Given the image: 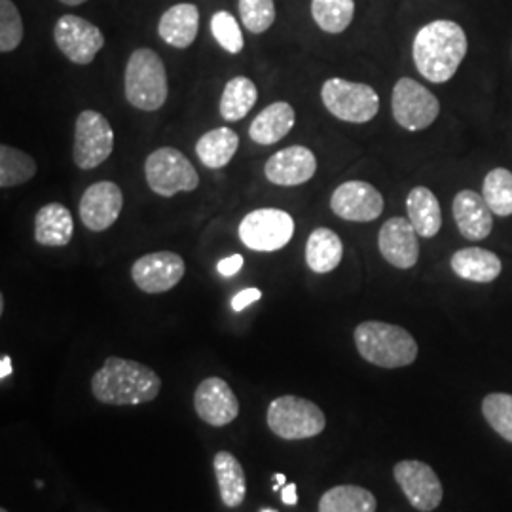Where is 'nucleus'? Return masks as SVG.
Returning <instances> with one entry per match:
<instances>
[{
	"mask_svg": "<svg viewBox=\"0 0 512 512\" xmlns=\"http://www.w3.org/2000/svg\"><path fill=\"white\" fill-rule=\"evenodd\" d=\"M467 35L450 19H437L423 25L414 38L412 55L421 76L433 84H444L458 73L467 55Z\"/></svg>",
	"mask_w": 512,
	"mask_h": 512,
	"instance_id": "obj_1",
	"label": "nucleus"
},
{
	"mask_svg": "<svg viewBox=\"0 0 512 512\" xmlns=\"http://www.w3.org/2000/svg\"><path fill=\"white\" fill-rule=\"evenodd\" d=\"M162 391V380L150 366L109 357L92 378L93 397L109 406H137L154 401Z\"/></svg>",
	"mask_w": 512,
	"mask_h": 512,
	"instance_id": "obj_2",
	"label": "nucleus"
},
{
	"mask_svg": "<svg viewBox=\"0 0 512 512\" xmlns=\"http://www.w3.org/2000/svg\"><path fill=\"white\" fill-rule=\"evenodd\" d=\"M355 346L366 363L382 368H403L418 359V342L397 325L382 321H365L353 332Z\"/></svg>",
	"mask_w": 512,
	"mask_h": 512,
	"instance_id": "obj_3",
	"label": "nucleus"
},
{
	"mask_svg": "<svg viewBox=\"0 0 512 512\" xmlns=\"http://www.w3.org/2000/svg\"><path fill=\"white\" fill-rule=\"evenodd\" d=\"M124 92L131 107L154 112L160 110L167 101L169 84L162 57L150 48H139L129 55Z\"/></svg>",
	"mask_w": 512,
	"mask_h": 512,
	"instance_id": "obj_4",
	"label": "nucleus"
},
{
	"mask_svg": "<svg viewBox=\"0 0 512 512\" xmlns=\"http://www.w3.org/2000/svg\"><path fill=\"white\" fill-rule=\"evenodd\" d=\"M266 423L279 439L304 440L321 435L327 427V418L323 410L308 399L283 395L268 406Z\"/></svg>",
	"mask_w": 512,
	"mask_h": 512,
	"instance_id": "obj_5",
	"label": "nucleus"
},
{
	"mask_svg": "<svg viewBox=\"0 0 512 512\" xmlns=\"http://www.w3.org/2000/svg\"><path fill=\"white\" fill-rule=\"evenodd\" d=\"M145 175L150 190L164 198L179 192H194L200 186V175L194 164L173 147L154 150L145 162Z\"/></svg>",
	"mask_w": 512,
	"mask_h": 512,
	"instance_id": "obj_6",
	"label": "nucleus"
},
{
	"mask_svg": "<svg viewBox=\"0 0 512 512\" xmlns=\"http://www.w3.org/2000/svg\"><path fill=\"white\" fill-rule=\"evenodd\" d=\"M321 99L332 116L349 124H366L380 110L376 90L363 82L330 78L321 88Z\"/></svg>",
	"mask_w": 512,
	"mask_h": 512,
	"instance_id": "obj_7",
	"label": "nucleus"
},
{
	"mask_svg": "<svg viewBox=\"0 0 512 512\" xmlns=\"http://www.w3.org/2000/svg\"><path fill=\"white\" fill-rule=\"evenodd\" d=\"M294 234V220L283 209H256L239 224V239L256 253H274L283 249Z\"/></svg>",
	"mask_w": 512,
	"mask_h": 512,
	"instance_id": "obj_8",
	"label": "nucleus"
},
{
	"mask_svg": "<svg viewBox=\"0 0 512 512\" xmlns=\"http://www.w3.org/2000/svg\"><path fill=\"white\" fill-rule=\"evenodd\" d=\"M114 150V131L109 120L95 112L82 110L74 126V164L84 171L105 164Z\"/></svg>",
	"mask_w": 512,
	"mask_h": 512,
	"instance_id": "obj_9",
	"label": "nucleus"
},
{
	"mask_svg": "<svg viewBox=\"0 0 512 512\" xmlns=\"http://www.w3.org/2000/svg\"><path fill=\"white\" fill-rule=\"evenodd\" d=\"M391 110L395 122L406 131L427 129L439 118V99L414 78H401L391 97Z\"/></svg>",
	"mask_w": 512,
	"mask_h": 512,
	"instance_id": "obj_10",
	"label": "nucleus"
},
{
	"mask_svg": "<svg viewBox=\"0 0 512 512\" xmlns=\"http://www.w3.org/2000/svg\"><path fill=\"white\" fill-rule=\"evenodd\" d=\"M54 40L61 54L76 65H90L105 46L101 29L92 21L73 14L57 19Z\"/></svg>",
	"mask_w": 512,
	"mask_h": 512,
	"instance_id": "obj_11",
	"label": "nucleus"
},
{
	"mask_svg": "<svg viewBox=\"0 0 512 512\" xmlns=\"http://www.w3.org/2000/svg\"><path fill=\"white\" fill-rule=\"evenodd\" d=\"M393 476L403 490L404 497L416 511L433 512L439 509L444 490L433 467L423 461L406 459L393 467Z\"/></svg>",
	"mask_w": 512,
	"mask_h": 512,
	"instance_id": "obj_12",
	"label": "nucleus"
},
{
	"mask_svg": "<svg viewBox=\"0 0 512 512\" xmlns=\"http://www.w3.org/2000/svg\"><path fill=\"white\" fill-rule=\"evenodd\" d=\"M186 272L183 256L171 251H158L141 256L131 266L133 283L147 294H162L175 289Z\"/></svg>",
	"mask_w": 512,
	"mask_h": 512,
	"instance_id": "obj_13",
	"label": "nucleus"
},
{
	"mask_svg": "<svg viewBox=\"0 0 512 512\" xmlns=\"http://www.w3.org/2000/svg\"><path fill=\"white\" fill-rule=\"evenodd\" d=\"M384 196L365 181L342 183L330 196V209L349 222H372L384 213Z\"/></svg>",
	"mask_w": 512,
	"mask_h": 512,
	"instance_id": "obj_14",
	"label": "nucleus"
},
{
	"mask_svg": "<svg viewBox=\"0 0 512 512\" xmlns=\"http://www.w3.org/2000/svg\"><path fill=\"white\" fill-rule=\"evenodd\" d=\"M124 209V192L112 181H99L84 190L78 213L82 224L92 232H105Z\"/></svg>",
	"mask_w": 512,
	"mask_h": 512,
	"instance_id": "obj_15",
	"label": "nucleus"
},
{
	"mask_svg": "<svg viewBox=\"0 0 512 512\" xmlns=\"http://www.w3.org/2000/svg\"><path fill=\"white\" fill-rule=\"evenodd\" d=\"M194 408L200 420L211 427H224L239 416V401L234 389L219 376L205 378L194 393Z\"/></svg>",
	"mask_w": 512,
	"mask_h": 512,
	"instance_id": "obj_16",
	"label": "nucleus"
},
{
	"mask_svg": "<svg viewBox=\"0 0 512 512\" xmlns=\"http://www.w3.org/2000/svg\"><path fill=\"white\" fill-rule=\"evenodd\" d=\"M378 247L385 260L399 270H410L420 260L418 232L410 219L393 217L384 222L378 234Z\"/></svg>",
	"mask_w": 512,
	"mask_h": 512,
	"instance_id": "obj_17",
	"label": "nucleus"
},
{
	"mask_svg": "<svg viewBox=\"0 0 512 512\" xmlns=\"http://www.w3.org/2000/svg\"><path fill=\"white\" fill-rule=\"evenodd\" d=\"M317 171V158L302 145L283 148L264 165L266 179L277 186H300L308 183Z\"/></svg>",
	"mask_w": 512,
	"mask_h": 512,
	"instance_id": "obj_18",
	"label": "nucleus"
},
{
	"mask_svg": "<svg viewBox=\"0 0 512 512\" xmlns=\"http://www.w3.org/2000/svg\"><path fill=\"white\" fill-rule=\"evenodd\" d=\"M459 234L471 241L486 239L494 228V211L488 207L482 194L475 190H461L452 203Z\"/></svg>",
	"mask_w": 512,
	"mask_h": 512,
	"instance_id": "obj_19",
	"label": "nucleus"
},
{
	"mask_svg": "<svg viewBox=\"0 0 512 512\" xmlns=\"http://www.w3.org/2000/svg\"><path fill=\"white\" fill-rule=\"evenodd\" d=\"M200 31V10L196 4L183 2L165 10L158 23V35L165 44L186 50L194 44Z\"/></svg>",
	"mask_w": 512,
	"mask_h": 512,
	"instance_id": "obj_20",
	"label": "nucleus"
},
{
	"mask_svg": "<svg viewBox=\"0 0 512 512\" xmlns=\"http://www.w3.org/2000/svg\"><path fill=\"white\" fill-rule=\"evenodd\" d=\"M294 122H296V112L293 105L287 101H277L268 105L251 122L249 137L251 141H255L256 145L270 147L291 133Z\"/></svg>",
	"mask_w": 512,
	"mask_h": 512,
	"instance_id": "obj_21",
	"label": "nucleus"
},
{
	"mask_svg": "<svg viewBox=\"0 0 512 512\" xmlns=\"http://www.w3.org/2000/svg\"><path fill=\"white\" fill-rule=\"evenodd\" d=\"M74 222L71 211L63 203H48L35 217V241L44 247H65L71 243Z\"/></svg>",
	"mask_w": 512,
	"mask_h": 512,
	"instance_id": "obj_22",
	"label": "nucleus"
},
{
	"mask_svg": "<svg viewBox=\"0 0 512 512\" xmlns=\"http://www.w3.org/2000/svg\"><path fill=\"white\" fill-rule=\"evenodd\" d=\"M450 266L458 277L473 283H492L503 270L501 258L492 251L480 247L459 249L452 256Z\"/></svg>",
	"mask_w": 512,
	"mask_h": 512,
	"instance_id": "obj_23",
	"label": "nucleus"
},
{
	"mask_svg": "<svg viewBox=\"0 0 512 512\" xmlns=\"http://www.w3.org/2000/svg\"><path fill=\"white\" fill-rule=\"evenodd\" d=\"M344 258L340 236L330 228H315L306 241V264L315 274L334 272Z\"/></svg>",
	"mask_w": 512,
	"mask_h": 512,
	"instance_id": "obj_24",
	"label": "nucleus"
},
{
	"mask_svg": "<svg viewBox=\"0 0 512 512\" xmlns=\"http://www.w3.org/2000/svg\"><path fill=\"white\" fill-rule=\"evenodd\" d=\"M406 211L412 226L421 238H435L442 228V211L437 196L425 188L416 186L406 198Z\"/></svg>",
	"mask_w": 512,
	"mask_h": 512,
	"instance_id": "obj_25",
	"label": "nucleus"
},
{
	"mask_svg": "<svg viewBox=\"0 0 512 512\" xmlns=\"http://www.w3.org/2000/svg\"><path fill=\"white\" fill-rule=\"evenodd\" d=\"M213 469L219 484L220 499L228 509H238L247 497V478L238 459L230 452H217Z\"/></svg>",
	"mask_w": 512,
	"mask_h": 512,
	"instance_id": "obj_26",
	"label": "nucleus"
},
{
	"mask_svg": "<svg viewBox=\"0 0 512 512\" xmlns=\"http://www.w3.org/2000/svg\"><path fill=\"white\" fill-rule=\"evenodd\" d=\"M239 148V135L230 128L207 131L196 143V154L205 167L222 169L232 162Z\"/></svg>",
	"mask_w": 512,
	"mask_h": 512,
	"instance_id": "obj_27",
	"label": "nucleus"
},
{
	"mask_svg": "<svg viewBox=\"0 0 512 512\" xmlns=\"http://www.w3.org/2000/svg\"><path fill=\"white\" fill-rule=\"evenodd\" d=\"M378 501L363 486H334L319 499V512H376Z\"/></svg>",
	"mask_w": 512,
	"mask_h": 512,
	"instance_id": "obj_28",
	"label": "nucleus"
},
{
	"mask_svg": "<svg viewBox=\"0 0 512 512\" xmlns=\"http://www.w3.org/2000/svg\"><path fill=\"white\" fill-rule=\"evenodd\" d=\"M258 90L255 82L247 76L232 78L220 97V116L226 122H239L243 120L256 105Z\"/></svg>",
	"mask_w": 512,
	"mask_h": 512,
	"instance_id": "obj_29",
	"label": "nucleus"
},
{
	"mask_svg": "<svg viewBox=\"0 0 512 512\" xmlns=\"http://www.w3.org/2000/svg\"><path fill=\"white\" fill-rule=\"evenodd\" d=\"M37 162L27 152L2 145L0 147V188H14L29 183L37 175Z\"/></svg>",
	"mask_w": 512,
	"mask_h": 512,
	"instance_id": "obj_30",
	"label": "nucleus"
},
{
	"mask_svg": "<svg viewBox=\"0 0 512 512\" xmlns=\"http://www.w3.org/2000/svg\"><path fill=\"white\" fill-rule=\"evenodd\" d=\"M313 21L329 35H340L355 16V0H311Z\"/></svg>",
	"mask_w": 512,
	"mask_h": 512,
	"instance_id": "obj_31",
	"label": "nucleus"
},
{
	"mask_svg": "<svg viewBox=\"0 0 512 512\" xmlns=\"http://www.w3.org/2000/svg\"><path fill=\"white\" fill-rule=\"evenodd\" d=\"M482 196L497 217L512 215V171L505 167L492 169L482 186Z\"/></svg>",
	"mask_w": 512,
	"mask_h": 512,
	"instance_id": "obj_32",
	"label": "nucleus"
},
{
	"mask_svg": "<svg viewBox=\"0 0 512 512\" xmlns=\"http://www.w3.org/2000/svg\"><path fill=\"white\" fill-rule=\"evenodd\" d=\"M482 414L499 437L512 442V395L490 393L482 401Z\"/></svg>",
	"mask_w": 512,
	"mask_h": 512,
	"instance_id": "obj_33",
	"label": "nucleus"
},
{
	"mask_svg": "<svg viewBox=\"0 0 512 512\" xmlns=\"http://www.w3.org/2000/svg\"><path fill=\"white\" fill-rule=\"evenodd\" d=\"M23 40V19L12 0H0V52L18 50Z\"/></svg>",
	"mask_w": 512,
	"mask_h": 512,
	"instance_id": "obj_34",
	"label": "nucleus"
},
{
	"mask_svg": "<svg viewBox=\"0 0 512 512\" xmlns=\"http://www.w3.org/2000/svg\"><path fill=\"white\" fill-rule=\"evenodd\" d=\"M239 16L253 35H262L274 25V0H239Z\"/></svg>",
	"mask_w": 512,
	"mask_h": 512,
	"instance_id": "obj_35",
	"label": "nucleus"
},
{
	"mask_svg": "<svg viewBox=\"0 0 512 512\" xmlns=\"http://www.w3.org/2000/svg\"><path fill=\"white\" fill-rule=\"evenodd\" d=\"M211 33L228 54H239L245 46L238 21L226 10H220L211 18Z\"/></svg>",
	"mask_w": 512,
	"mask_h": 512,
	"instance_id": "obj_36",
	"label": "nucleus"
},
{
	"mask_svg": "<svg viewBox=\"0 0 512 512\" xmlns=\"http://www.w3.org/2000/svg\"><path fill=\"white\" fill-rule=\"evenodd\" d=\"M260 298H262L260 289H255V287L243 289V291H239V293L232 298V308H234V311H243L247 306L258 302Z\"/></svg>",
	"mask_w": 512,
	"mask_h": 512,
	"instance_id": "obj_37",
	"label": "nucleus"
},
{
	"mask_svg": "<svg viewBox=\"0 0 512 512\" xmlns=\"http://www.w3.org/2000/svg\"><path fill=\"white\" fill-rule=\"evenodd\" d=\"M217 268H219V274L222 275V277H234V275L239 274V270L243 268V256H226V258L220 260Z\"/></svg>",
	"mask_w": 512,
	"mask_h": 512,
	"instance_id": "obj_38",
	"label": "nucleus"
},
{
	"mask_svg": "<svg viewBox=\"0 0 512 512\" xmlns=\"http://www.w3.org/2000/svg\"><path fill=\"white\" fill-rule=\"evenodd\" d=\"M281 501H283L285 505H289V507H293V505L298 503V494H296V484H294V482L287 484V486H283Z\"/></svg>",
	"mask_w": 512,
	"mask_h": 512,
	"instance_id": "obj_39",
	"label": "nucleus"
},
{
	"mask_svg": "<svg viewBox=\"0 0 512 512\" xmlns=\"http://www.w3.org/2000/svg\"><path fill=\"white\" fill-rule=\"evenodd\" d=\"M12 374V359L8 355H2L0 359V378L6 380Z\"/></svg>",
	"mask_w": 512,
	"mask_h": 512,
	"instance_id": "obj_40",
	"label": "nucleus"
},
{
	"mask_svg": "<svg viewBox=\"0 0 512 512\" xmlns=\"http://www.w3.org/2000/svg\"><path fill=\"white\" fill-rule=\"evenodd\" d=\"M274 480H275V486H274L275 492H279V490H281V488H283V486H287V484H285V482H287V476H285V475H274Z\"/></svg>",
	"mask_w": 512,
	"mask_h": 512,
	"instance_id": "obj_41",
	"label": "nucleus"
},
{
	"mask_svg": "<svg viewBox=\"0 0 512 512\" xmlns=\"http://www.w3.org/2000/svg\"><path fill=\"white\" fill-rule=\"evenodd\" d=\"M59 2H63V4H67V6H80V4H84V2H88V0H59Z\"/></svg>",
	"mask_w": 512,
	"mask_h": 512,
	"instance_id": "obj_42",
	"label": "nucleus"
},
{
	"mask_svg": "<svg viewBox=\"0 0 512 512\" xmlns=\"http://www.w3.org/2000/svg\"><path fill=\"white\" fill-rule=\"evenodd\" d=\"M0 313H4V296H0Z\"/></svg>",
	"mask_w": 512,
	"mask_h": 512,
	"instance_id": "obj_43",
	"label": "nucleus"
},
{
	"mask_svg": "<svg viewBox=\"0 0 512 512\" xmlns=\"http://www.w3.org/2000/svg\"><path fill=\"white\" fill-rule=\"evenodd\" d=\"M262 512H277V511H274V509H268V511H262Z\"/></svg>",
	"mask_w": 512,
	"mask_h": 512,
	"instance_id": "obj_44",
	"label": "nucleus"
},
{
	"mask_svg": "<svg viewBox=\"0 0 512 512\" xmlns=\"http://www.w3.org/2000/svg\"><path fill=\"white\" fill-rule=\"evenodd\" d=\"M0 512H8L6 509H0Z\"/></svg>",
	"mask_w": 512,
	"mask_h": 512,
	"instance_id": "obj_45",
	"label": "nucleus"
}]
</instances>
